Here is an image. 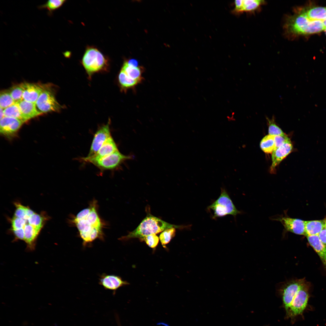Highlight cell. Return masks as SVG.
<instances>
[{
	"instance_id": "1",
	"label": "cell",
	"mask_w": 326,
	"mask_h": 326,
	"mask_svg": "<svg viewBox=\"0 0 326 326\" xmlns=\"http://www.w3.org/2000/svg\"><path fill=\"white\" fill-rule=\"evenodd\" d=\"M73 222L79 231L84 247L91 244L97 239L104 240V224L98 215L96 200L78 213Z\"/></svg>"
},
{
	"instance_id": "2",
	"label": "cell",
	"mask_w": 326,
	"mask_h": 326,
	"mask_svg": "<svg viewBox=\"0 0 326 326\" xmlns=\"http://www.w3.org/2000/svg\"><path fill=\"white\" fill-rule=\"evenodd\" d=\"M147 213L146 217L135 230L126 235L121 237L119 239L126 240L134 238L140 239L148 235L156 234L172 227L177 229L186 228V226L171 224L153 216L149 213Z\"/></svg>"
},
{
	"instance_id": "3",
	"label": "cell",
	"mask_w": 326,
	"mask_h": 326,
	"mask_svg": "<svg viewBox=\"0 0 326 326\" xmlns=\"http://www.w3.org/2000/svg\"><path fill=\"white\" fill-rule=\"evenodd\" d=\"M284 27L286 33L290 35L317 33L325 29L322 21H310L300 11L288 17Z\"/></svg>"
},
{
	"instance_id": "4",
	"label": "cell",
	"mask_w": 326,
	"mask_h": 326,
	"mask_svg": "<svg viewBox=\"0 0 326 326\" xmlns=\"http://www.w3.org/2000/svg\"><path fill=\"white\" fill-rule=\"evenodd\" d=\"M82 63L89 78L95 73L107 71L109 66L106 57L98 49L92 46L87 48Z\"/></svg>"
},
{
	"instance_id": "5",
	"label": "cell",
	"mask_w": 326,
	"mask_h": 326,
	"mask_svg": "<svg viewBox=\"0 0 326 326\" xmlns=\"http://www.w3.org/2000/svg\"><path fill=\"white\" fill-rule=\"evenodd\" d=\"M207 209L213 211L212 218L214 219L227 215L235 217L241 213L236 209L226 190L223 188L221 189L219 197L208 206Z\"/></svg>"
},
{
	"instance_id": "6",
	"label": "cell",
	"mask_w": 326,
	"mask_h": 326,
	"mask_svg": "<svg viewBox=\"0 0 326 326\" xmlns=\"http://www.w3.org/2000/svg\"><path fill=\"white\" fill-rule=\"evenodd\" d=\"M309 286L306 282L295 295L288 310L287 318H292L302 314L305 308L309 298Z\"/></svg>"
},
{
	"instance_id": "7",
	"label": "cell",
	"mask_w": 326,
	"mask_h": 326,
	"mask_svg": "<svg viewBox=\"0 0 326 326\" xmlns=\"http://www.w3.org/2000/svg\"><path fill=\"white\" fill-rule=\"evenodd\" d=\"M133 155H126L117 150L100 160L91 163L102 171L111 170L119 167L125 161L132 159Z\"/></svg>"
},
{
	"instance_id": "8",
	"label": "cell",
	"mask_w": 326,
	"mask_h": 326,
	"mask_svg": "<svg viewBox=\"0 0 326 326\" xmlns=\"http://www.w3.org/2000/svg\"><path fill=\"white\" fill-rule=\"evenodd\" d=\"M306 282L304 279L292 280L285 283L280 289L283 306L286 312L297 292Z\"/></svg>"
},
{
	"instance_id": "9",
	"label": "cell",
	"mask_w": 326,
	"mask_h": 326,
	"mask_svg": "<svg viewBox=\"0 0 326 326\" xmlns=\"http://www.w3.org/2000/svg\"><path fill=\"white\" fill-rule=\"evenodd\" d=\"M36 104L37 109L41 113L58 111L62 107L53 93L46 89L41 94Z\"/></svg>"
},
{
	"instance_id": "10",
	"label": "cell",
	"mask_w": 326,
	"mask_h": 326,
	"mask_svg": "<svg viewBox=\"0 0 326 326\" xmlns=\"http://www.w3.org/2000/svg\"><path fill=\"white\" fill-rule=\"evenodd\" d=\"M110 121L109 119L107 124L100 127L94 134L87 157H91L95 154L105 142L111 136L110 129Z\"/></svg>"
},
{
	"instance_id": "11",
	"label": "cell",
	"mask_w": 326,
	"mask_h": 326,
	"mask_svg": "<svg viewBox=\"0 0 326 326\" xmlns=\"http://www.w3.org/2000/svg\"><path fill=\"white\" fill-rule=\"evenodd\" d=\"M274 219L281 222L286 232L305 235V221L285 216L278 217Z\"/></svg>"
},
{
	"instance_id": "12",
	"label": "cell",
	"mask_w": 326,
	"mask_h": 326,
	"mask_svg": "<svg viewBox=\"0 0 326 326\" xmlns=\"http://www.w3.org/2000/svg\"><path fill=\"white\" fill-rule=\"evenodd\" d=\"M118 150L117 145L111 136L104 143L97 153L93 156L82 158L81 160L84 161L91 163L108 156Z\"/></svg>"
},
{
	"instance_id": "13",
	"label": "cell",
	"mask_w": 326,
	"mask_h": 326,
	"mask_svg": "<svg viewBox=\"0 0 326 326\" xmlns=\"http://www.w3.org/2000/svg\"><path fill=\"white\" fill-rule=\"evenodd\" d=\"M292 149L293 145L290 139L273 151L272 153L271 171H273L275 167L290 153Z\"/></svg>"
},
{
	"instance_id": "14",
	"label": "cell",
	"mask_w": 326,
	"mask_h": 326,
	"mask_svg": "<svg viewBox=\"0 0 326 326\" xmlns=\"http://www.w3.org/2000/svg\"><path fill=\"white\" fill-rule=\"evenodd\" d=\"M99 284L105 289L115 291L119 288L128 285V283L118 276L103 273L100 276Z\"/></svg>"
},
{
	"instance_id": "15",
	"label": "cell",
	"mask_w": 326,
	"mask_h": 326,
	"mask_svg": "<svg viewBox=\"0 0 326 326\" xmlns=\"http://www.w3.org/2000/svg\"><path fill=\"white\" fill-rule=\"evenodd\" d=\"M24 123L13 118L5 117L0 120V132L7 136L16 133Z\"/></svg>"
},
{
	"instance_id": "16",
	"label": "cell",
	"mask_w": 326,
	"mask_h": 326,
	"mask_svg": "<svg viewBox=\"0 0 326 326\" xmlns=\"http://www.w3.org/2000/svg\"><path fill=\"white\" fill-rule=\"evenodd\" d=\"M23 100L35 103L42 92L46 89L40 85L34 83H23Z\"/></svg>"
},
{
	"instance_id": "17",
	"label": "cell",
	"mask_w": 326,
	"mask_h": 326,
	"mask_svg": "<svg viewBox=\"0 0 326 326\" xmlns=\"http://www.w3.org/2000/svg\"><path fill=\"white\" fill-rule=\"evenodd\" d=\"M264 3L260 0H238L235 1V8L232 12L239 13L251 12L258 9Z\"/></svg>"
},
{
	"instance_id": "18",
	"label": "cell",
	"mask_w": 326,
	"mask_h": 326,
	"mask_svg": "<svg viewBox=\"0 0 326 326\" xmlns=\"http://www.w3.org/2000/svg\"><path fill=\"white\" fill-rule=\"evenodd\" d=\"M22 114L26 121L42 113L37 109L35 103L22 100L18 102Z\"/></svg>"
},
{
	"instance_id": "19",
	"label": "cell",
	"mask_w": 326,
	"mask_h": 326,
	"mask_svg": "<svg viewBox=\"0 0 326 326\" xmlns=\"http://www.w3.org/2000/svg\"><path fill=\"white\" fill-rule=\"evenodd\" d=\"M308 243L318 254L326 270V247L318 235L306 236Z\"/></svg>"
},
{
	"instance_id": "20",
	"label": "cell",
	"mask_w": 326,
	"mask_h": 326,
	"mask_svg": "<svg viewBox=\"0 0 326 326\" xmlns=\"http://www.w3.org/2000/svg\"><path fill=\"white\" fill-rule=\"evenodd\" d=\"M121 69L128 77L139 83L142 82L143 80L142 75L144 69L142 67L132 66L128 64L126 60H125L123 62Z\"/></svg>"
},
{
	"instance_id": "21",
	"label": "cell",
	"mask_w": 326,
	"mask_h": 326,
	"mask_svg": "<svg viewBox=\"0 0 326 326\" xmlns=\"http://www.w3.org/2000/svg\"><path fill=\"white\" fill-rule=\"evenodd\" d=\"M300 11L311 21H319L323 22L326 19V7H314Z\"/></svg>"
},
{
	"instance_id": "22",
	"label": "cell",
	"mask_w": 326,
	"mask_h": 326,
	"mask_svg": "<svg viewBox=\"0 0 326 326\" xmlns=\"http://www.w3.org/2000/svg\"><path fill=\"white\" fill-rule=\"evenodd\" d=\"M305 235H318L324 228L325 219L305 221Z\"/></svg>"
},
{
	"instance_id": "23",
	"label": "cell",
	"mask_w": 326,
	"mask_h": 326,
	"mask_svg": "<svg viewBox=\"0 0 326 326\" xmlns=\"http://www.w3.org/2000/svg\"><path fill=\"white\" fill-rule=\"evenodd\" d=\"M118 80L121 90L125 92L129 89L135 88L138 84L140 83L139 82L128 77L121 69L118 74Z\"/></svg>"
},
{
	"instance_id": "24",
	"label": "cell",
	"mask_w": 326,
	"mask_h": 326,
	"mask_svg": "<svg viewBox=\"0 0 326 326\" xmlns=\"http://www.w3.org/2000/svg\"><path fill=\"white\" fill-rule=\"evenodd\" d=\"M4 117H8L19 120L23 123L26 121L23 117L18 104L16 102L4 109Z\"/></svg>"
},
{
	"instance_id": "25",
	"label": "cell",
	"mask_w": 326,
	"mask_h": 326,
	"mask_svg": "<svg viewBox=\"0 0 326 326\" xmlns=\"http://www.w3.org/2000/svg\"><path fill=\"white\" fill-rule=\"evenodd\" d=\"M275 136L267 135L261 140L260 146L262 150L266 153H272L275 148Z\"/></svg>"
},
{
	"instance_id": "26",
	"label": "cell",
	"mask_w": 326,
	"mask_h": 326,
	"mask_svg": "<svg viewBox=\"0 0 326 326\" xmlns=\"http://www.w3.org/2000/svg\"><path fill=\"white\" fill-rule=\"evenodd\" d=\"M65 0H49L45 3L39 5V9H46L48 11V14L51 15L53 11L60 8L66 2Z\"/></svg>"
},
{
	"instance_id": "27",
	"label": "cell",
	"mask_w": 326,
	"mask_h": 326,
	"mask_svg": "<svg viewBox=\"0 0 326 326\" xmlns=\"http://www.w3.org/2000/svg\"><path fill=\"white\" fill-rule=\"evenodd\" d=\"M176 229L174 227L165 229L160 234L159 238L163 246L165 248L175 235Z\"/></svg>"
},
{
	"instance_id": "28",
	"label": "cell",
	"mask_w": 326,
	"mask_h": 326,
	"mask_svg": "<svg viewBox=\"0 0 326 326\" xmlns=\"http://www.w3.org/2000/svg\"><path fill=\"white\" fill-rule=\"evenodd\" d=\"M266 119L268 127L269 135L276 136L283 135L285 134L276 124L274 116H273L270 119L266 117Z\"/></svg>"
},
{
	"instance_id": "29",
	"label": "cell",
	"mask_w": 326,
	"mask_h": 326,
	"mask_svg": "<svg viewBox=\"0 0 326 326\" xmlns=\"http://www.w3.org/2000/svg\"><path fill=\"white\" fill-rule=\"evenodd\" d=\"M15 103L9 91H5L1 92L0 107L4 109L13 104Z\"/></svg>"
},
{
	"instance_id": "30",
	"label": "cell",
	"mask_w": 326,
	"mask_h": 326,
	"mask_svg": "<svg viewBox=\"0 0 326 326\" xmlns=\"http://www.w3.org/2000/svg\"><path fill=\"white\" fill-rule=\"evenodd\" d=\"M9 91L15 103L23 100L24 87L23 83L12 87Z\"/></svg>"
},
{
	"instance_id": "31",
	"label": "cell",
	"mask_w": 326,
	"mask_h": 326,
	"mask_svg": "<svg viewBox=\"0 0 326 326\" xmlns=\"http://www.w3.org/2000/svg\"><path fill=\"white\" fill-rule=\"evenodd\" d=\"M140 240L145 241L149 247L154 248L158 245L159 238L156 234H153L146 236Z\"/></svg>"
},
{
	"instance_id": "32",
	"label": "cell",
	"mask_w": 326,
	"mask_h": 326,
	"mask_svg": "<svg viewBox=\"0 0 326 326\" xmlns=\"http://www.w3.org/2000/svg\"><path fill=\"white\" fill-rule=\"evenodd\" d=\"M290 139L285 134L283 135L275 136V148L274 150Z\"/></svg>"
},
{
	"instance_id": "33",
	"label": "cell",
	"mask_w": 326,
	"mask_h": 326,
	"mask_svg": "<svg viewBox=\"0 0 326 326\" xmlns=\"http://www.w3.org/2000/svg\"><path fill=\"white\" fill-rule=\"evenodd\" d=\"M322 243L326 247V229L324 228L318 235Z\"/></svg>"
},
{
	"instance_id": "34",
	"label": "cell",
	"mask_w": 326,
	"mask_h": 326,
	"mask_svg": "<svg viewBox=\"0 0 326 326\" xmlns=\"http://www.w3.org/2000/svg\"><path fill=\"white\" fill-rule=\"evenodd\" d=\"M126 61L128 64L134 67L138 66V61L135 59H131Z\"/></svg>"
},
{
	"instance_id": "35",
	"label": "cell",
	"mask_w": 326,
	"mask_h": 326,
	"mask_svg": "<svg viewBox=\"0 0 326 326\" xmlns=\"http://www.w3.org/2000/svg\"><path fill=\"white\" fill-rule=\"evenodd\" d=\"M0 120L3 118L4 117V109H3L2 107L0 108Z\"/></svg>"
},
{
	"instance_id": "36",
	"label": "cell",
	"mask_w": 326,
	"mask_h": 326,
	"mask_svg": "<svg viewBox=\"0 0 326 326\" xmlns=\"http://www.w3.org/2000/svg\"><path fill=\"white\" fill-rule=\"evenodd\" d=\"M323 23L325 28L326 27V19L323 21Z\"/></svg>"
},
{
	"instance_id": "37",
	"label": "cell",
	"mask_w": 326,
	"mask_h": 326,
	"mask_svg": "<svg viewBox=\"0 0 326 326\" xmlns=\"http://www.w3.org/2000/svg\"><path fill=\"white\" fill-rule=\"evenodd\" d=\"M324 228L326 229V219H325Z\"/></svg>"
},
{
	"instance_id": "38",
	"label": "cell",
	"mask_w": 326,
	"mask_h": 326,
	"mask_svg": "<svg viewBox=\"0 0 326 326\" xmlns=\"http://www.w3.org/2000/svg\"><path fill=\"white\" fill-rule=\"evenodd\" d=\"M324 30V31H325V34L326 35V27L325 28Z\"/></svg>"
}]
</instances>
